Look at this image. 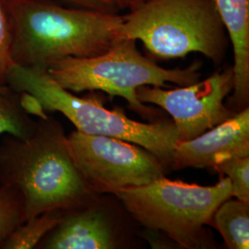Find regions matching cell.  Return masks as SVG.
<instances>
[{
	"instance_id": "obj_1",
	"label": "cell",
	"mask_w": 249,
	"mask_h": 249,
	"mask_svg": "<svg viewBox=\"0 0 249 249\" xmlns=\"http://www.w3.org/2000/svg\"><path fill=\"white\" fill-rule=\"evenodd\" d=\"M11 31V56L20 66L47 69L67 57L107 52L122 39L124 16L53 0H1Z\"/></svg>"
},
{
	"instance_id": "obj_2",
	"label": "cell",
	"mask_w": 249,
	"mask_h": 249,
	"mask_svg": "<svg viewBox=\"0 0 249 249\" xmlns=\"http://www.w3.org/2000/svg\"><path fill=\"white\" fill-rule=\"evenodd\" d=\"M0 185L18 191L25 222L46 212L88 204L96 195L72 158L62 125L49 117L40 119L27 140L4 137Z\"/></svg>"
},
{
	"instance_id": "obj_3",
	"label": "cell",
	"mask_w": 249,
	"mask_h": 249,
	"mask_svg": "<svg viewBox=\"0 0 249 249\" xmlns=\"http://www.w3.org/2000/svg\"><path fill=\"white\" fill-rule=\"evenodd\" d=\"M7 86L16 92L27 91L40 100L46 112H59L77 128L88 135L107 136L137 144L170 165L178 142L174 122L158 120L142 123L130 119L120 109L108 110L98 95L78 97L61 87L41 67L14 64L7 75Z\"/></svg>"
},
{
	"instance_id": "obj_4",
	"label": "cell",
	"mask_w": 249,
	"mask_h": 249,
	"mask_svg": "<svg viewBox=\"0 0 249 249\" xmlns=\"http://www.w3.org/2000/svg\"><path fill=\"white\" fill-rule=\"evenodd\" d=\"M214 0H149L124 15L122 39L140 40L160 59L200 53L221 64L228 46Z\"/></svg>"
},
{
	"instance_id": "obj_5",
	"label": "cell",
	"mask_w": 249,
	"mask_h": 249,
	"mask_svg": "<svg viewBox=\"0 0 249 249\" xmlns=\"http://www.w3.org/2000/svg\"><path fill=\"white\" fill-rule=\"evenodd\" d=\"M200 62L187 69L166 70L145 57L136 40L121 39L107 52L89 57H67L51 64L47 71L64 89L73 92L100 90L124 98L134 111L150 116L151 110L137 97L141 86L164 87L166 82L187 86L199 80Z\"/></svg>"
},
{
	"instance_id": "obj_6",
	"label": "cell",
	"mask_w": 249,
	"mask_h": 249,
	"mask_svg": "<svg viewBox=\"0 0 249 249\" xmlns=\"http://www.w3.org/2000/svg\"><path fill=\"white\" fill-rule=\"evenodd\" d=\"M126 211L143 226L165 232L185 249L203 244L204 225L213 223L215 211L232 196L230 179L222 178L204 187L166 178L116 192Z\"/></svg>"
},
{
	"instance_id": "obj_7",
	"label": "cell",
	"mask_w": 249,
	"mask_h": 249,
	"mask_svg": "<svg viewBox=\"0 0 249 249\" xmlns=\"http://www.w3.org/2000/svg\"><path fill=\"white\" fill-rule=\"evenodd\" d=\"M67 141L78 169L95 194H116L164 177V164L137 144L77 130Z\"/></svg>"
},
{
	"instance_id": "obj_8",
	"label": "cell",
	"mask_w": 249,
	"mask_h": 249,
	"mask_svg": "<svg viewBox=\"0 0 249 249\" xmlns=\"http://www.w3.org/2000/svg\"><path fill=\"white\" fill-rule=\"evenodd\" d=\"M233 89L232 68L178 89L141 86L136 89L142 103L161 107L174 119L178 142L189 141L231 118L236 113L225 107L224 99Z\"/></svg>"
},
{
	"instance_id": "obj_9",
	"label": "cell",
	"mask_w": 249,
	"mask_h": 249,
	"mask_svg": "<svg viewBox=\"0 0 249 249\" xmlns=\"http://www.w3.org/2000/svg\"><path fill=\"white\" fill-rule=\"evenodd\" d=\"M249 156V108L217 124L196 138L178 142L170 166L174 170L188 167H213L223 160Z\"/></svg>"
},
{
	"instance_id": "obj_10",
	"label": "cell",
	"mask_w": 249,
	"mask_h": 249,
	"mask_svg": "<svg viewBox=\"0 0 249 249\" xmlns=\"http://www.w3.org/2000/svg\"><path fill=\"white\" fill-rule=\"evenodd\" d=\"M82 205L67 211L62 221L37 247L46 249H111L116 248L115 231L104 211Z\"/></svg>"
},
{
	"instance_id": "obj_11",
	"label": "cell",
	"mask_w": 249,
	"mask_h": 249,
	"mask_svg": "<svg viewBox=\"0 0 249 249\" xmlns=\"http://www.w3.org/2000/svg\"><path fill=\"white\" fill-rule=\"evenodd\" d=\"M214 3L234 53L233 93L229 103L240 112L249 100V0H214Z\"/></svg>"
},
{
	"instance_id": "obj_12",
	"label": "cell",
	"mask_w": 249,
	"mask_h": 249,
	"mask_svg": "<svg viewBox=\"0 0 249 249\" xmlns=\"http://www.w3.org/2000/svg\"><path fill=\"white\" fill-rule=\"evenodd\" d=\"M212 222L229 249H249V203L230 197L217 208Z\"/></svg>"
},
{
	"instance_id": "obj_13",
	"label": "cell",
	"mask_w": 249,
	"mask_h": 249,
	"mask_svg": "<svg viewBox=\"0 0 249 249\" xmlns=\"http://www.w3.org/2000/svg\"><path fill=\"white\" fill-rule=\"evenodd\" d=\"M67 211H50L29 219L20 224L2 249H36L45 236L62 221Z\"/></svg>"
},
{
	"instance_id": "obj_14",
	"label": "cell",
	"mask_w": 249,
	"mask_h": 249,
	"mask_svg": "<svg viewBox=\"0 0 249 249\" xmlns=\"http://www.w3.org/2000/svg\"><path fill=\"white\" fill-rule=\"evenodd\" d=\"M37 122L19 106L18 92L8 86L0 88V135L9 134L20 140H27L35 134Z\"/></svg>"
},
{
	"instance_id": "obj_15",
	"label": "cell",
	"mask_w": 249,
	"mask_h": 249,
	"mask_svg": "<svg viewBox=\"0 0 249 249\" xmlns=\"http://www.w3.org/2000/svg\"><path fill=\"white\" fill-rule=\"evenodd\" d=\"M24 222L23 202L18 191L9 186L0 185V249Z\"/></svg>"
},
{
	"instance_id": "obj_16",
	"label": "cell",
	"mask_w": 249,
	"mask_h": 249,
	"mask_svg": "<svg viewBox=\"0 0 249 249\" xmlns=\"http://www.w3.org/2000/svg\"><path fill=\"white\" fill-rule=\"evenodd\" d=\"M213 168L230 179L232 196L249 204V156L223 160Z\"/></svg>"
},
{
	"instance_id": "obj_17",
	"label": "cell",
	"mask_w": 249,
	"mask_h": 249,
	"mask_svg": "<svg viewBox=\"0 0 249 249\" xmlns=\"http://www.w3.org/2000/svg\"><path fill=\"white\" fill-rule=\"evenodd\" d=\"M14 64L11 56V31L9 19L0 0V88L7 86V75Z\"/></svg>"
},
{
	"instance_id": "obj_18",
	"label": "cell",
	"mask_w": 249,
	"mask_h": 249,
	"mask_svg": "<svg viewBox=\"0 0 249 249\" xmlns=\"http://www.w3.org/2000/svg\"><path fill=\"white\" fill-rule=\"evenodd\" d=\"M18 103L28 116H35L39 119H46L49 117L40 100L30 92H18Z\"/></svg>"
},
{
	"instance_id": "obj_19",
	"label": "cell",
	"mask_w": 249,
	"mask_h": 249,
	"mask_svg": "<svg viewBox=\"0 0 249 249\" xmlns=\"http://www.w3.org/2000/svg\"><path fill=\"white\" fill-rule=\"evenodd\" d=\"M65 4H70L74 7L83 9H93L103 12L117 13L118 9L108 0H58Z\"/></svg>"
},
{
	"instance_id": "obj_20",
	"label": "cell",
	"mask_w": 249,
	"mask_h": 249,
	"mask_svg": "<svg viewBox=\"0 0 249 249\" xmlns=\"http://www.w3.org/2000/svg\"><path fill=\"white\" fill-rule=\"evenodd\" d=\"M113 5H115L118 10L121 9H128L132 10L140 6H142L144 3L148 2L149 0H108Z\"/></svg>"
}]
</instances>
